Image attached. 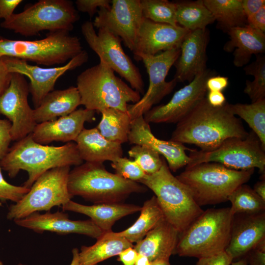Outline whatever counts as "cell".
<instances>
[{
  "mask_svg": "<svg viewBox=\"0 0 265 265\" xmlns=\"http://www.w3.org/2000/svg\"><path fill=\"white\" fill-rule=\"evenodd\" d=\"M227 105L226 102L222 106L214 107L204 98L177 123L170 139L209 151L228 138L246 137L248 132Z\"/></svg>",
  "mask_w": 265,
  "mask_h": 265,
  "instance_id": "cell-1",
  "label": "cell"
},
{
  "mask_svg": "<svg viewBox=\"0 0 265 265\" xmlns=\"http://www.w3.org/2000/svg\"><path fill=\"white\" fill-rule=\"evenodd\" d=\"M83 163L75 142L60 146L38 143L31 134L17 141L0 160L1 169L10 178L21 170L26 171L28 178L24 186L30 188L37 178L48 170L58 167L78 166Z\"/></svg>",
  "mask_w": 265,
  "mask_h": 265,
  "instance_id": "cell-2",
  "label": "cell"
},
{
  "mask_svg": "<svg viewBox=\"0 0 265 265\" xmlns=\"http://www.w3.org/2000/svg\"><path fill=\"white\" fill-rule=\"evenodd\" d=\"M234 217L230 207L204 211L180 233L174 254L199 259L225 251Z\"/></svg>",
  "mask_w": 265,
  "mask_h": 265,
  "instance_id": "cell-3",
  "label": "cell"
},
{
  "mask_svg": "<svg viewBox=\"0 0 265 265\" xmlns=\"http://www.w3.org/2000/svg\"><path fill=\"white\" fill-rule=\"evenodd\" d=\"M68 189L94 204L121 203L131 194L145 192L146 187L107 171L103 163L85 162L70 170Z\"/></svg>",
  "mask_w": 265,
  "mask_h": 265,
  "instance_id": "cell-4",
  "label": "cell"
},
{
  "mask_svg": "<svg viewBox=\"0 0 265 265\" xmlns=\"http://www.w3.org/2000/svg\"><path fill=\"white\" fill-rule=\"evenodd\" d=\"M254 169L237 170L217 162H203L186 166L176 177L201 207L228 201L233 191L250 180Z\"/></svg>",
  "mask_w": 265,
  "mask_h": 265,
  "instance_id": "cell-5",
  "label": "cell"
},
{
  "mask_svg": "<svg viewBox=\"0 0 265 265\" xmlns=\"http://www.w3.org/2000/svg\"><path fill=\"white\" fill-rule=\"evenodd\" d=\"M76 87L80 105L98 112L108 108L128 111L129 104L141 98L139 92L117 77L102 60L77 76Z\"/></svg>",
  "mask_w": 265,
  "mask_h": 265,
  "instance_id": "cell-6",
  "label": "cell"
},
{
  "mask_svg": "<svg viewBox=\"0 0 265 265\" xmlns=\"http://www.w3.org/2000/svg\"><path fill=\"white\" fill-rule=\"evenodd\" d=\"M138 183L155 193L165 218L179 233L204 211L186 186L171 173L164 159L158 171L146 174Z\"/></svg>",
  "mask_w": 265,
  "mask_h": 265,
  "instance_id": "cell-7",
  "label": "cell"
},
{
  "mask_svg": "<svg viewBox=\"0 0 265 265\" xmlns=\"http://www.w3.org/2000/svg\"><path fill=\"white\" fill-rule=\"evenodd\" d=\"M83 50L80 39L65 30L49 32L44 38L35 40L0 36V57H14L45 66L66 63Z\"/></svg>",
  "mask_w": 265,
  "mask_h": 265,
  "instance_id": "cell-8",
  "label": "cell"
},
{
  "mask_svg": "<svg viewBox=\"0 0 265 265\" xmlns=\"http://www.w3.org/2000/svg\"><path fill=\"white\" fill-rule=\"evenodd\" d=\"M80 19L73 2L69 0H40L3 20L0 26L25 36L40 32L71 31Z\"/></svg>",
  "mask_w": 265,
  "mask_h": 265,
  "instance_id": "cell-9",
  "label": "cell"
},
{
  "mask_svg": "<svg viewBox=\"0 0 265 265\" xmlns=\"http://www.w3.org/2000/svg\"><path fill=\"white\" fill-rule=\"evenodd\" d=\"M70 166L54 168L40 176L18 202L10 206L7 218L15 220L54 206H63L73 197L68 189Z\"/></svg>",
  "mask_w": 265,
  "mask_h": 265,
  "instance_id": "cell-10",
  "label": "cell"
},
{
  "mask_svg": "<svg viewBox=\"0 0 265 265\" xmlns=\"http://www.w3.org/2000/svg\"><path fill=\"white\" fill-rule=\"evenodd\" d=\"M188 156L190 161L186 166L214 162L237 170L257 168L265 175V150L253 132L245 138H228L211 150H193Z\"/></svg>",
  "mask_w": 265,
  "mask_h": 265,
  "instance_id": "cell-11",
  "label": "cell"
},
{
  "mask_svg": "<svg viewBox=\"0 0 265 265\" xmlns=\"http://www.w3.org/2000/svg\"><path fill=\"white\" fill-rule=\"evenodd\" d=\"M82 34L90 49L114 72L118 73L140 94H143L144 83L139 69L123 50L121 39L104 28L96 33L92 22L81 26Z\"/></svg>",
  "mask_w": 265,
  "mask_h": 265,
  "instance_id": "cell-12",
  "label": "cell"
},
{
  "mask_svg": "<svg viewBox=\"0 0 265 265\" xmlns=\"http://www.w3.org/2000/svg\"><path fill=\"white\" fill-rule=\"evenodd\" d=\"M180 53V48L161 52L155 55L143 56L140 58L149 76L148 88L142 97L136 103L129 104L128 112L132 120L141 115L159 103L176 86L175 79L166 81V77L174 65Z\"/></svg>",
  "mask_w": 265,
  "mask_h": 265,
  "instance_id": "cell-13",
  "label": "cell"
},
{
  "mask_svg": "<svg viewBox=\"0 0 265 265\" xmlns=\"http://www.w3.org/2000/svg\"><path fill=\"white\" fill-rule=\"evenodd\" d=\"M29 84L25 76L11 73L9 85L0 96V113L11 123L12 140L19 141L31 134L36 122L28 104Z\"/></svg>",
  "mask_w": 265,
  "mask_h": 265,
  "instance_id": "cell-14",
  "label": "cell"
},
{
  "mask_svg": "<svg viewBox=\"0 0 265 265\" xmlns=\"http://www.w3.org/2000/svg\"><path fill=\"white\" fill-rule=\"evenodd\" d=\"M88 57L86 51L83 50L65 65L51 68H42L38 65H31L26 60L14 57L5 56L2 58L9 73H18L29 79V90L36 108L45 97L53 90L59 78L67 71L86 63Z\"/></svg>",
  "mask_w": 265,
  "mask_h": 265,
  "instance_id": "cell-15",
  "label": "cell"
},
{
  "mask_svg": "<svg viewBox=\"0 0 265 265\" xmlns=\"http://www.w3.org/2000/svg\"><path fill=\"white\" fill-rule=\"evenodd\" d=\"M97 13L92 22L94 27L119 37L132 52L143 18L140 0H112L109 9L100 8Z\"/></svg>",
  "mask_w": 265,
  "mask_h": 265,
  "instance_id": "cell-16",
  "label": "cell"
},
{
  "mask_svg": "<svg viewBox=\"0 0 265 265\" xmlns=\"http://www.w3.org/2000/svg\"><path fill=\"white\" fill-rule=\"evenodd\" d=\"M214 73L206 69L186 85L175 92L166 104L153 107L143 115L145 120L153 123H177L202 99L207 92L206 81Z\"/></svg>",
  "mask_w": 265,
  "mask_h": 265,
  "instance_id": "cell-17",
  "label": "cell"
},
{
  "mask_svg": "<svg viewBox=\"0 0 265 265\" xmlns=\"http://www.w3.org/2000/svg\"><path fill=\"white\" fill-rule=\"evenodd\" d=\"M189 30L179 26L153 22L143 17L132 51L134 58L155 55L159 52L180 48Z\"/></svg>",
  "mask_w": 265,
  "mask_h": 265,
  "instance_id": "cell-18",
  "label": "cell"
},
{
  "mask_svg": "<svg viewBox=\"0 0 265 265\" xmlns=\"http://www.w3.org/2000/svg\"><path fill=\"white\" fill-rule=\"evenodd\" d=\"M128 142L131 144L145 145L155 150L164 158L169 169L173 172L188 164L190 158L186 151L193 150L180 142L157 138L143 115L132 120Z\"/></svg>",
  "mask_w": 265,
  "mask_h": 265,
  "instance_id": "cell-19",
  "label": "cell"
},
{
  "mask_svg": "<svg viewBox=\"0 0 265 265\" xmlns=\"http://www.w3.org/2000/svg\"><path fill=\"white\" fill-rule=\"evenodd\" d=\"M17 225L38 233L44 231L60 234L76 233L98 239L104 232L91 220H73L68 214L57 211L40 214L34 212L22 219L14 221Z\"/></svg>",
  "mask_w": 265,
  "mask_h": 265,
  "instance_id": "cell-20",
  "label": "cell"
},
{
  "mask_svg": "<svg viewBox=\"0 0 265 265\" xmlns=\"http://www.w3.org/2000/svg\"><path fill=\"white\" fill-rule=\"evenodd\" d=\"M95 112L85 108H79L55 120L37 124L31 133L32 138L44 145L53 141H75L84 129L85 123L95 120Z\"/></svg>",
  "mask_w": 265,
  "mask_h": 265,
  "instance_id": "cell-21",
  "label": "cell"
},
{
  "mask_svg": "<svg viewBox=\"0 0 265 265\" xmlns=\"http://www.w3.org/2000/svg\"><path fill=\"white\" fill-rule=\"evenodd\" d=\"M209 41L207 28L189 31L180 46V55L174 65V79L178 82L191 81L206 69V50Z\"/></svg>",
  "mask_w": 265,
  "mask_h": 265,
  "instance_id": "cell-22",
  "label": "cell"
},
{
  "mask_svg": "<svg viewBox=\"0 0 265 265\" xmlns=\"http://www.w3.org/2000/svg\"><path fill=\"white\" fill-rule=\"evenodd\" d=\"M234 218L225 252L233 259L243 258L265 239V212L242 214Z\"/></svg>",
  "mask_w": 265,
  "mask_h": 265,
  "instance_id": "cell-23",
  "label": "cell"
},
{
  "mask_svg": "<svg viewBox=\"0 0 265 265\" xmlns=\"http://www.w3.org/2000/svg\"><path fill=\"white\" fill-rule=\"evenodd\" d=\"M180 233L165 218L160 221L133 248L151 262L169 260L174 254Z\"/></svg>",
  "mask_w": 265,
  "mask_h": 265,
  "instance_id": "cell-24",
  "label": "cell"
},
{
  "mask_svg": "<svg viewBox=\"0 0 265 265\" xmlns=\"http://www.w3.org/2000/svg\"><path fill=\"white\" fill-rule=\"evenodd\" d=\"M229 40L223 50L233 52V63L241 67L246 65L253 55H259L265 51V34L248 25L231 28L226 31Z\"/></svg>",
  "mask_w": 265,
  "mask_h": 265,
  "instance_id": "cell-25",
  "label": "cell"
},
{
  "mask_svg": "<svg viewBox=\"0 0 265 265\" xmlns=\"http://www.w3.org/2000/svg\"><path fill=\"white\" fill-rule=\"evenodd\" d=\"M64 211H71L83 214L104 233L112 231L117 220L128 215L140 212L141 207L122 203H107L84 205L71 200L61 206Z\"/></svg>",
  "mask_w": 265,
  "mask_h": 265,
  "instance_id": "cell-26",
  "label": "cell"
},
{
  "mask_svg": "<svg viewBox=\"0 0 265 265\" xmlns=\"http://www.w3.org/2000/svg\"><path fill=\"white\" fill-rule=\"evenodd\" d=\"M75 142L81 159L85 162L103 163L123 157L122 144L106 139L96 128H84Z\"/></svg>",
  "mask_w": 265,
  "mask_h": 265,
  "instance_id": "cell-27",
  "label": "cell"
},
{
  "mask_svg": "<svg viewBox=\"0 0 265 265\" xmlns=\"http://www.w3.org/2000/svg\"><path fill=\"white\" fill-rule=\"evenodd\" d=\"M80 105V97L75 86L62 90H53L33 109L37 124L54 120L67 115Z\"/></svg>",
  "mask_w": 265,
  "mask_h": 265,
  "instance_id": "cell-28",
  "label": "cell"
},
{
  "mask_svg": "<svg viewBox=\"0 0 265 265\" xmlns=\"http://www.w3.org/2000/svg\"><path fill=\"white\" fill-rule=\"evenodd\" d=\"M97 239L96 243L91 246H81L79 251L80 265H97L134 246L117 232L112 231L104 233Z\"/></svg>",
  "mask_w": 265,
  "mask_h": 265,
  "instance_id": "cell-29",
  "label": "cell"
},
{
  "mask_svg": "<svg viewBox=\"0 0 265 265\" xmlns=\"http://www.w3.org/2000/svg\"><path fill=\"white\" fill-rule=\"evenodd\" d=\"M102 117L96 127L106 139L122 144L128 141L132 119L128 111L108 108L102 110Z\"/></svg>",
  "mask_w": 265,
  "mask_h": 265,
  "instance_id": "cell-30",
  "label": "cell"
},
{
  "mask_svg": "<svg viewBox=\"0 0 265 265\" xmlns=\"http://www.w3.org/2000/svg\"><path fill=\"white\" fill-rule=\"evenodd\" d=\"M136 221L126 230L117 232L132 243L143 239L160 221L164 217L156 197L153 196L146 200L140 210Z\"/></svg>",
  "mask_w": 265,
  "mask_h": 265,
  "instance_id": "cell-31",
  "label": "cell"
},
{
  "mask_svg": "<svg viewBox=\"0 0 265 265\" xmlns=\"http://www.w3.org/2000/svg\"><path fill=\"white\" fill-rule=\"evenodd\" d=\"M178 25L189 31L204 29L215 19L203 0L175 1Z\"/></svg>",
  "mask_w": 265,
  "mask_h": 265,
  "instance_id": "cell-32",
  "label": "cell"
},
{
  "mask_svg": "<svg viewBox=\"0 0 265 265\" xmlns=\"http://www.w3.org/2000/svg\"><path fill=\"white\" fill-rule=\"evenodd\" d=\"M206 7L213 15L219 26L229 29L247 24L242 7V0H203Z\"/></svg>",
  "mask_w": 265,
  "mask_h": 265,
  "instance_id": "cell-33",
  "label": "cell"
},
{
  "mask_svg": "<svg viewBox=\"0 0 265 265\" xmlns=\"http://www.w3.org/2000/svg\"><path fill=\"white\" fill-rule=\"evenodd\" d=\"M227 105L233 114L239 116L248 124L265 150V98L249 104L228 103Z\"/></svg>",
  "mask_w": 265,
  "mask_h": 265,
  "instance_id": "cell-34",
  "label": "cell"
},
{
  "mask_svg": "<svg viewBox=\"0 0 265 265\" xmlns=\"http://www.w3.org/2000/svg\"><path fill=\"white\" fill-rule=\"evenodd\" d=\"M231 203L230 210L233 215L255 214L264 212L265 201L253 188L244 184L238 187L228 197Z\"/></svg>",
  "mask_w": 265,
  "mask_h": 265,
  "instance_id": "cell-35",
  "label": "cell"
},
{
  "mask_svg": "<svg viewBox=\"0 0 265 265\" xmlns=\"http://www.w3.org/2000/svg\"><path fill=\"white\" fill-rule=\"evenodd\" d=\"M140 4L144 18L156 23L178 25L175 2L167 0H140Z\"/></svg>",
  "mask_w": 265,
  "mask_h": 265,
  "instance_id": "cell-36",
  "label": "cell"
},
{
  "mask_svg": "<svg viewBox=\"0 0 265 265\" xmlns=\"http://www.w3.org/2000/svg\"><path fill=\"white\" fill-rule=\"evenodd\" d=\"M245 74L254 76L252 81L247 80L244 89L252 103L265 98V57L257 55L256 59L244 68Z\"/></svg>",
  "mask_w": 265,
  "mask_h": 265,
  "instance_id": "cell-37",
  "label": "cell"
},
{
  "mask_svg": "<svg viewBox=\"0 0 265 265\" xmlns=\"http://www.w3.org/2000/svg\"><path fill=\"white\" fill-rule=\"evenodd\" d=\"M128 154L147 175L158 171L164 159L155 150L142 145H134L128 151Z\"/></svg>",
  "mask_w": 265,
  "mask_h": 265,
  "instance_id": "cell-38",
  "label": "cell"
},
{
  "mask_svg": "<svg viewBox=\"0 0 265 265\" xmlns=\"http://www.w3.org/2000/svg\"><path fill=\"white\" fill-rule=\"evenodd\" d=\"M111 166L117 175L127 180L138 182L146 174L133 160L120 157L111 162Z\"/></svg>",
  "mask_w": 265,
  "mask_h": 265,
  "instance_id": "cell-39",
  "label": "cell"
},
{
  "mask_svg": "<svg viewBox=\"0 0 265 265\" xmlns=\"http://www.w3.org/2000/svg\"><path fill=\"white\" fill-rule=\"evenodd\" d=\"M0 165V200H10L14 203L20 201L29 190L24 186H17L8 183L3 178Z\"/></svg>",
  "mask_w": 265,
  "mask_h": 265,
  "instance_id": "cell-40",
  "label": "cell"
},
{
  "mask_svg": "<svg viewBox=\"0 0 265 265\" xmlns=\"http://www.w3.org/2000/svg\"><path fill=\"white\" fill-rule=\"evenodd\" d=\"M110 0H77L75 5L78 11L87 13L92 17L98 12V8L109 9L111 6Z\"/></svg>",
  "mask_w": 265,
  "mask_h": 265,
  "instance_id": "cell-41",
  "label": "cell"
},
{
  "mask_svg": "<svg viewBox=\"0 0 265 265\" xmlns=\"http://www.w3.org/2000/svg\"><path fill=\"white\" fill-rule=\"evenodd\" d=\"M11 123L7 119H0V160L7 153L12 140Z\"/></svg>",
  "mask_w": 265,
  "mask_h": 265,
  "instance_id": "cell-42",
  "label": "cell"
},
{
  "mask_svg": "<svg viewBox=\"0 0 265 265\" xmlns=\"http://www.w3.org/2000/svg\"><path fill=\"white\" fill-rule=\"evenodd\" d=\"M246 255L249 265H265V239L262 240Z\"/></svg>",
  "mask_w": 265,
  "mask_h": 265,
  "instance_id": "cell-43",
  "label": "cell"
},
{
  "mask_svg": "<svg viewBox=\"0 0 265 265\" xmlns=\"http://www.w3.org/2000/svg\"><path fill=\"white\" fill-rule=\"evenodd\" d=\"M233 259L225 251L198 259L196 265H230Z\"/></svg>",
  "mask_w": 265,
  "mask_h": 265,
  "instance_id": "cell-44",
  "label": "cell"
},
{
  "mask_svg": "<svg viewBox=\"0 0 265 265\" xmlns=\"http://www.w3.org/2000/svg\"><path fill=\"white\" fill-rule=\"evenodd\" d=\"M228 78L221 76L212 75L207 80L206 85L208 91H220L224 90L228 85Z\"/></svg>",
  "mask_w": 265,
  "mask_h": 265,
  "instance_id": "cell-45",
  "label": "cell"
},
{
  "mask_svg": "<svg viewBox=\"0 0 265 265\" xmlns=\"http://www.w3.org/2000/svg\"><path fill=\"white\" fill-rule=\"evenodd\" d=\"M247 25L253 28L265 32V6L262 7L256 13L247 19Z\"/></svg>",
  "mask_w": 265,
  "mask_h": 265,
  "instance_id": "cell-46",
  "label": "cell"
},
{
  "mask_svg": "<svg viewBox=\"0 0 265 265\" xmlns=\"http://www.w3.org/2000/svg\"><path fill=\"white\" fill-rule=\"evenodd\" d=\"M22 1V0H0V19L5 20L10 18Z\"/></svg>",
  "mask_w": 265,
  "mask_h": 265,
  "instance_id": "cell-47",
  "label": "cell"
},
{
  "mask_svg": "<svg viewBox=\"0 0 265 265\" xmlns=\"http://www.w3.org/2000/svg\"><path fill=\"white\" fill-rule=\"evenodd\" d=\"M264 6H265V0H242V7L246 20Z\"/></svg>",
  "mask_w": 265,
  "mask_h": 265,
  "instance_id": "cell-48",
  "label": "cell"
},
{
  "mask_svg": "<svg viewBox=\"0 0 265 265\" xmlns=\"http://www.w3.org/2000/svg\"><path fill=\"white\" fill-rule=\"evenodd\" d=\"M138 254L133 247H129L119 253L118 261L123 265H134Z\"/></svg>",
  "mask_w": 265,
  "mask_h": 265,
  "instance_id": "cell-49",
  "label": "cell"
},
{
  "mask_svg": "<svg viewBox=\"0 0 265 265\" xmlns=\"http://www.w3.org/2000/svg\"><path fill=\"white\" fill-rule=\"evenodd\" d=\"M11 73L7 70L2 58L0 57V96L9 84Z\"/></svg>",
  "mask_w": 265,
  "mask_h": 265,
  "instance_id": "cell-50",
  "label": "cell"
},
{
  "mask_svg": "<svg viewBox=\"0 0 265 265\" xmlns=\"http://www.w3.org/2000/svg\"><path fill=\"white\" fill-rule=\"evenodd\" d=\"M208 103L214 107L223 106L226 103V98L220 91H208L206 98Z\"/></svg>",
  "mask_w": 265,
  "mask_h": 265,
  "instance_id": "cell-51",
  "label": "cell"
},
{
  "mask_svg": "<svg viewBox=\"0 0 265 265\" xmlns=\"http://www.w3.org/2000/svg\"><path fill=\"white\" fill-rule=\"evenodd\" d=\"M253 190L265 201V180H261L254 186Z\"/></svg>",
  "mask_w": 265,
  "mask_h": 265,
  "instance_id": "cell-52",
  "label": "cell"
},
{
  "mask_svg": "<svg viewBox=\"0 0 265 265\" xmlns=\"http://www.w3.org/2000/svg\"><path fill=\"white\" fill-rule=\"evenodd\" d=\"M151 263L146 256L138 254L134 265H151Z\"/></svg>",
  "mask_w": 265,
  "mask_h": 265,
  "instance_id": "cell-53",
  "label": "cell"
},
{
  "mask_svg": "<svg viewBox=\"0 0 265 265\" xmlns=\"http://www.w3.org/2000/svg\"><path fill=\"white\" fill-rule=\"evenodd\" d=\"M72 260L70 265H80L79 263V250L75 248L72 250ZM18 265H26L19 264Z\"/></svg>",
  "mask_w": 265,
  "mask_h": 265,
  "instance_id": "cell-54",
  "label": "cell"
},
{
  "mask_svg": "<svg viewBox=\"0 0 265 265\" xmlns=\"http://www.w3.org/2000/svg\"><path fill=\"white\" fill-rule=\"evenodd\" d=\"M151 265H171L169 260H158L152 262Z\"/></svg>",
  "mask_w": 265,
  "mask_h": 265,
  "instance_id": "cell-55",
  "label": "cell"
},
{
  "mask_svg": "<svg viewBox=\"0 0 265 265\" xmlns=\"http://www.w3.org/2000/svg\"><path fill=\"white\" fill-rule=\"evenodd\" d=\"M230 265H248L246 258H241L236 262H233Z\"/></svg>",
  "mask_w": 265,
  "mask_h": 265,
  "instance_id": "cell-56",
  "label": "cell"
},
{
  "mask_svg": "<svg viewBox=\"0 0 265 265\" xmlns=\"http://www.w3.org/2000/svg\"><path fill=\"white\" fill-rule=\"evenodd\" d=\"M0 265H4L0 260Z\"/></svg>",
  "mask_w": 265,
  "mask_h": 265,
  "instance_id": "cell-57",
  "label": "cell"
}]
</instances>
